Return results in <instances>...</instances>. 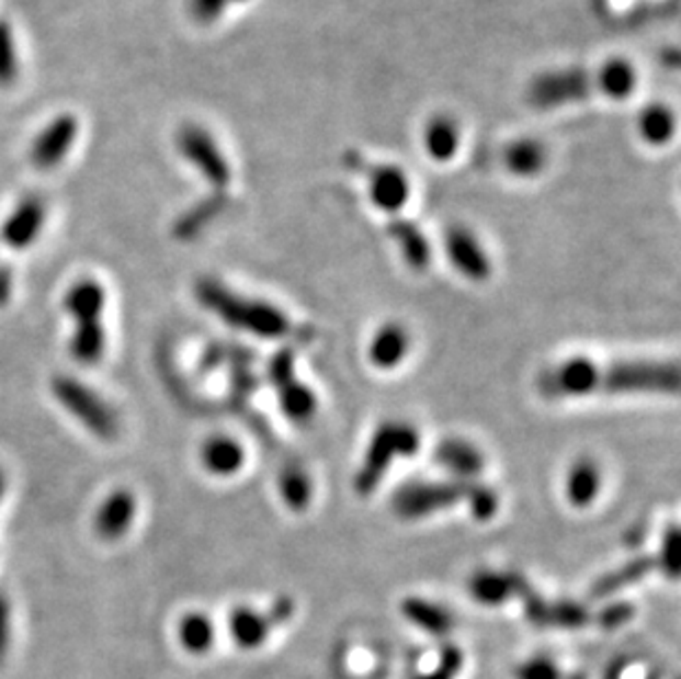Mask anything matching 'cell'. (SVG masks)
I'll return each instance as SVG.
<instances>
[{"mask_svg":"<svg viewBox=\"0 0 681 679\" xmlns=\"http://www.w3.org/2000/svg\"><path fill=\"white\" fill-rule=\"evenodd\" d=\"M595 89H598L595 76L587 69H580V67L554 69L532 80L527 89V100L532 106L547 111V109L587 100L593 95Z\"/></svg>","mask_w":681,"mask_h":679,"instance_id":"cell-6","label":"cell"},{"mask_svg":"<svg viewBox=\"0 0 681 679\" xmlns=\"http://www.w3.org/2000/svg\"><path fill=\"white\" fill-rule=\"evenodd\" d=\"M475 484L470 482H441V484H410L395 493L393 510L404 521L425 519L452 506L468 503Z\"/></svg>","mask_w":681,"mask_h":679,"instance_id":"cell-4","label":"cell"},{"mask_svg":"<svg viewBox=\"0 0 681 679\" xmlns=\"http://www.w3.org/2000/svg\"><path fill=\"white\" fill-rule=\"evenodd\" d=\"M545 397H584L591 393H668L679 391V369L670 362L595 364L571 358L538 375Z\"/></svg>","mask_w":681,"mask_h":679,"instance_id":"cell-1","label":"cell"},{"mask_svg":"<svg viewBox=\"0 0 681 679\" xmlns=\"http://www.w3.org/2000/svg\"><path fill=\"white\" fill-rule=\"evenodd\" d=\"M635 615V607L631 602H613L609 607H604L598 615L595 622L602 629H620L622 624H626L631 618Z\"/></svg>","mask_w":681,"mask_h":679,"instance_id":"cell-39","label":"cell"},{"mask_svg":"<svg viewBox=\"0 0 681 679\" xmlns=\"http://www.w3.org/2000/svg\"><path fill=\"white\" fill-rule=\"evenodd\" d=\"M600 488H602V475H600L598 464L587 457L574 462V466L567 473V482H565L567 501L576 510H584L593 506V501L600 495Z\"/></svg>","mask_w":681,"mask_h":679,"instance_id":"cell-20","label":"cell"},{"mask_svg":"<svg viewBox=\"0 0 681 679\" xmlns=\"http://www.w3.org/2000/svg\"><path fill=\"white\" fill-rule=\"evenodd\" d=\"M294 351L292 349H281L272 355L270 364H268V377L270 384L274 386L276 395H279V404L283 408V412L292 419V421H309L318 408V399L316 393L305 386L303 382H298L296 371H294Z\"/></svg>","mask_w":681,"mask_h":679,"instance_id":"cell-8","label":"cell"},{"mask_svg":"<svg viewBox=\"0 0 681 679\" xmlns=\"http://www.w3.org/2000/svg\"><path fill=\"white\" fill-rule=\"evenodd\" d=\"M595 82L598 91H602L606 98L626 100L637 87V73L631 63L615 58L600 67V71L595 73Z\"/></svg>","mask_w":681,"mask_h":679,"instance_id":"cell-28","label":"cell"},{"mask_svg":"<svg viewBox=\"0 0 681 679\" xmlns=\"http://www.w3.org/2000/svg\"><path fill=\"white\" fill-rule=\"evenodd\" d=\"M201 464L209 475L216 477H232L246 464V448L227 434L209 437L201 445Z\"/></svg>","mask_w":681,"mask_h":679,"instance_id":"cell-16","label":"cell"},{"mask_svg":"<svg viewBox=\"0 0 681 679\" xmlns=\"http://www.w3.org/2000/svg\"><path fill=\"white\" fill-rule=\"evenodd\" d=\"M434 460H436V464L441 468L450 471L452 475H459L464 479L481 475L484 466H486L484 452L477 445H473L470 441H466V439H445V441H441L436 445Z\"/></svg>","mask_w":681,"mask_h":679,"instance_id":"cell-17","label":"cell"},{"mask_svg":"<svg viewBox=\"0 0 681 679\" xmlns=\"http://www.w3.org/2000/svg\"><path fill=\"white\" fill-rule=\"evenodd\" d=\"M78 137V120L73 115H60L34 139L32 163L41 170L56 168L71 150Z\"/></svg>","mask_w":681,"mask_h":679,"instance_id":"cell-13","label":"cell"},{"mask_svg":"<svg viewBox=\"0 0 681 679\" xmlns=\"http://www.w3.org/2000/svg\"><path fill=\"white\" fill-rule=\"evenodd\" d=\"M106 349V333L102 322L91 325H78L73 338H71V355L80 364H95L102 360Z\"/></svg>","mask_w":681,"mask_h":679,"instance_id":"cell-32","label":"cell"},{"mask_svg":"<svg viewBox=\"0 0 681 679\" xmlns=\"http://www.w3.org/2000/svg\"><path fill=\"white\" fill-rule=\"evenodd\" d=\"M179 642L188 653H207L214 644V624L203 613H188L179 622Z\"/></svg>","mask_w":681,"mask_h":679,"instance_id":"cell-31","label":"cell"},{"mask_svg":"<svg viewBox=\"0 0 681 679\" xmlns=\"http://www.w3.org/2000/svg\"><path fill=\"white\" fill-rule=\"evenodd\" d=\"M521 574L514 572H490V569H481L477 572L470 582H468V591L470 596L486 607H499L506 604L510 600L517 598L519 591V582H521Z\"/></svg>","mask_w":681,"mask_h":679,"instance_id":"cell-18","label":"cell"},{"mask_svg":"<svg viewBox=\"0 0 681 679\" xmlns=\"http://www.w3.org/2000/svg\"><path fill=\"white\" fill-rule=\"evenodd\" d=\"M637 131L650 146H661L674 135V115L663 104H652L639 113Z\"/></svg>","mask_w":681,"mask_h":679,"instance_id":"cell-29","label":"cell"},{"mask_svg":"<svg viewBox=\"0 0 681 679\" xmlns=\"http://www.w3.org/2000/svg\"><path fill=\"white\" fill-rule=\"evenodd\" d=\"M517 598L523 602L525 618L538 629H565L576 631L593 622L589 609L574 600H549L541 596L525 578L519 582Z\"/></svg>","mask_w":681,"mask_h":679,"instance_id":"cell-9","label":"cell"},{"mask_svg":"<svg viewBox=\"0 0 681 679\" xmlns=\"http://www.w3.org/2000/svg\"><path fill=\"white\" fill-rule=\"evenodd\" d=\"M47 205L41 196H27L19 203V207L10 214L5 220L3 230H0V239L12 250H25L30 248L45 225Z\"/></svg>","mask_w":681,"mask_h":679,"instance_id":"cell-14","label":"cell"},{"mask_svg":"<svg viewBox=\"0 0 681 679\" xmlns=\"http://www.w3.org/2000/svg\"><path fill=\"white\" fill-rule=\"evenodd\" d=\"M459 139V124L450 115H436L423 128V146L428 157L434 161H450L457 155Z\"/></svg>","mask_w":681,"mask_h":679,"instance_id":"cell-25","label":"cell"},{"mask_svg":"<svg viewBox=\"0 0 681 679\" xmlns=\"http://www.w3.org/2000/svg\"><path fill=\"white\" fill-rule=\"evenodd\" d=\"M12 294V274L8 270H0V305H3Z\"/></svg>","mask_w":681,"mask_h":679,"instance_id":"cell-41","label":"cell"},{"mask_svg":"<svg viewBox=\"0 0 681 679\" xmlns=\"http://www.w3.org/2000/svg\"><path fill=\"white\" fill-rule=\"evenodd\" d=\"M624 670H626V661H624V659H617V661H613V664L609 666L604 679H622Z\"/></svg>","mask_w":681,"mask_h":679,"instance_id":"cell-42","label":"cell"},{"mask_svg":"<svg viewBox=\"0 0 681 679\" xmlns=\"http://www.w3.org/2000/svg\"><path fill=\"white\" fill-rule=\"evenodd\" d=\"M3 493H5V475L0 471V499H3Z\"/></svg>","mask_w":681,"mask_h":679,"instance_id":"cell-43","label":"cell"},{"mask_svg":"<svg viewBox=\"0 0 681 679\" xmlns=\"http://www.w3.org/2000/svg\"><path fill=\"white\" fill-rule=\"evenodd\" d=\"M56 399L71 410L76 419H80L95 437L115 439L120 434V419L115 410L89 386L73 377L58 375L52 384Z\"/></svg>","mask_w":681,"mask_h":679,"instance_id":"cell-5","label":"cell"},{"mask_svg":"<svg viewBox=\"0 0 681 679\" xmlns=\"http://www.w3.org/2000/svg\"><path fill=\"white\" fill-rule=\"evenodd\" d=\"M296 611V602L292 598H279L270 611L259 613L250 607H239L230 615V633L237 646L252 650L265 644L274 626H281L287 622Z\"/></svg>","mask_w":681,"mask_h":679,"instance_id":"cell-11","label":"cell"},{"mask_svg":"<svg viewBox=\"0 0 681 679\" xmlns=\"http://www.w3.org/2000/svg\"><path fill=\"white\" fill-rule=\"evenodd\" d=\"M646 679H661V677H659V675H657V672H650V675H648V677H646Z\"/></svg>","mask_w":681,"mask_h":679,"instance_id":"cell-44","label":"cell"},{"mask_svg":"<svg viewBox=\"0 0 681 679\" xmlns=\"http://www.w3.org/2000/svg\"><path fill=\"white\" fill-rule=\"evenodd\" d=\"M421 448L419 430L406 421H384L366 448L364 462L355 475V493L368 497L386 477L397 457H412Z\"/></svg>","mask_w":681,"mask_h":679,"instance_id":"cell-3","label":"cell"},{"mask_svg":"<svg viewBox=\"0 0 681 679\" xmlns=\"http://www.w3.org/2000/svg\"><path fill=\"white\" fill-rule=\"evenodd\" d=\"M10 648V602L0 593V666L5 661Z\"/></svg>","mask_w":681,"mask_h":679,"instance_id":"cell-40","label":"cell"},{"mask_svg":"<svg viewBox=\"0 0 681 679\" xmlns=\"http://www.w3.org/2000/svg\"><path fill=\"white\" fill-rule=\"evenodd\" d=\"M408 349H410L408 331L397 322H388L373 336L371 347H368V358L373 366L388 371L401 364Z\"/></svg>","mask_w":681,"mask_h":679,"instance_id":"cell-22","label":"cell"},{"mask_svg":"<svg viewBox=\"0 0 681 679\" xmlns=\"http://www.w3.org/2000/svg\"><path fill=\"white\" fill-rule=\"evenodd\" d=\"M19 52L14 30L8 21L0 19V89H8L19 78Z\"/></svg>","mask_w":681,"mask_h":679,"instance_id":"cell-33","label":"cell"},{"mask_svg":"<svg viewBox=\"0 0 681 679\" xmlns=\"http://www.w3.org/2000/svg\"><path fill=\"white\" fill-rule=\"evenodd\" d=\"M399 609L410 624L430 635H445L454 624V618L447 609L423 598H406Z\"/></svg>","mask_w":681,"mask_h":679,"instance_id":"cell-26","label":"cell"},{"mask_svg":"<svg viewBox=\"0 0 681 679\" xmlns=\"http://www.w3.org/2000/svg\"><path fill=\"white\" fill-rule=\"evenodd\" d=\"M344 166L368 181V192L373 203L388 214L399 212L410 196V181L406 172L390 163H371L362 152L347 150Z\"/></svg>","mask_w":681,"mask_h":679,"instance_id":"cell-7","label":"cell"},{"mask_svg":"<svg viewBox=\"0 0 681 679\" xmlns=\"http://www.w3.org/2000/svg\"><path fill=\"white\" fill-rule=\"evenodd\" d=\"M655 569H657L655 558H650V556H637V558H633V561H628V563L615 567L613 572L600 576V578L591 585L589 596L595 598V600L609 598V596H613V593H617V591H622V589H626V587H631V585L644 580V578H646L650 572H655Z\"/></svg>","mask_w":681,"mask_h":679,"instance_id":"cell-23","label":"cell"},{"mask_svg":"<svg viewBox=\"0 0 681 679\" xmlns=\"http://www.w3.org/2000/svg\"><path fill=\"white\" fill-rule=\"evenodd\" d=\"M657 567L668 576V578H677L679 569H681V534L677 525H670L661 539V547H659V556L655 558Z\"/></svg>","mask_w":681,"mask_h":679,"instance_id":"cell-35","label":"cell"},{"mask_svg":"<svg viewBox=\"0 0 681 679\" xmlns=\"http://www.w3.org/2000/svg\"><path fill=\"white\" fill-rule=\"evenodd\" d=\"M235 3H246V0H190L188 8H190V14L196 23L209 25V23L218 21L227 12V8L235 5Z\"/></svg>","mask_w":681,"mask_h":679,"instance_id":"cell-38","label":"cell"},{"mask_svg":"<svg viewBox=\"0 0 681 679\" xmlns=\"http://www.w3.org/2000/svg\"><path fill=\"white\" fill-rule=\"evenodd\" d=\"M196 301L235 329L248 331L259 338H283L292 333L290 318L274 305L265 301H254L235 294L230 287L220 285L212 279H201L196 283Z\"/></svg>","mask_w":681,"mask_h":679,"instance_id":"cell-2","label":"cell"},{"mask_svg":"<svg viewBox=\"0 0 681 679\" xmlns=\"http://www.w3.org/2000/svg\"><path fill=\"white\" fill-rule=\"evenodd\" d=\"M445 254L462 276L473 283H484L492 276V261L484 246L464 225H454L445 233Z\"/></svg>","mask_w":681,"mask_h":679,"instance_id":"cell-12","label":"cell"},{"mask_svg":"<svg viewBox=\"0 0 681 679\" xmlns=\"http://www.w3.org/2000/svg\"><path fill=\"white\" fill-rule=\"evenodd\" d=\"M104 303H106L104 287L93 279L78 281L65 296V307L76 318L78 325L102 322Z\"/></svg>","mask_w":681,"mask_h":679,"instance_id":"cell-21","label":"cell"},{"mask_svg":"<svg viewBox=\"0 0 681 679\" xmlns=\"http://www.w3.org/2000/svg\"><path fill=\"white\" fill-rule=\"evenodd\" d=\"M227 194L214 190L209 196L201 199L198 203H194L190 210H185L172 225V235L179 241H192L196 239L207 225L223 214V210L227 207Z\"/></svg>","mask_w":681,"mask_h":679,"instance_id":"cell-19","label":"cell"},{"mask_svg":"<svg viewBox=\"0 0 681 679\" xmlns=\"http://www.w3.org/2000/svg\"><path fill=\"white\" fill-rule=\"evenodd\" d=\"M517 679H584L582 675H569L565 672L554 659L545 657V655H536L530 657L527 661H523L517 672Z\"/></svg>","mask_w":681,"mask_h":679,"instance_id":"cell-34","label":"cell"},{"mask_svg":"<svg viewBox=\"0 0 681 679\" xmlns=\"http://www.w3.org/2000/svg\"><path fill=\"white\" fill-rule=\"evenodd\" d=\"M137 512V501L128 490L111 493L95 514V532L104 541H117L126 534Z\"/></svg>","mask_w":681,"mask_h":679,"instance_id":"cell-15","label":"cell"},{"mask_svg":"<svg viewBox=\"0 0 681 679\" xmlns=\"http://www.w3.org/2000/svg\"><path fill=\"white\" fill-rule=\"evenodd\" d=\"M462 666H464V653L457 646H445L439 657V664L425 675L415 679H457Z\"/></svg>","mask_w":681,"mask_h":679,"instance_id":"cell-36","label":"cell"},{"mask_svg":"<svg viewBox=\"0 0 681 679\" xmlns=\"http://www.w3.org/2000/svg\"><path fill=\"white\" fill-rule=\"evenodd\" d=\"M177 148L214 185V190L225 192L232 179V168L216 139L203 126L185 124L177 135Z\"/></svg>","mask_w":681,"mask_h":679,"instance_id":"cell-10","label":"cell"},{"mask_svg":"<svg viewBox=\"0 0 681 679\" xmlns=\"http://www.w3.org/2000/svg\"><path fill=\"white\" fill-rule=\"evenodd\" d=\"M388 235L390 239L399 246L404 261L421 272L430 265V244L423 237V233L417 228L412 220L406 218H390L388 223Z\"/></svg>","mask_w":681,"mask_h":679,"instance_id":"cell-24","label":"cell"},{"mask_svg":"<svg viewBox=\"0 0 681 679\" xmlns=\"http://www.w3.org/2000/svg\"><path fill=\"white\" fill-rule=\"evenodd\" d=\"M468 508L477 521H490L499 510V497L492 488L475 484L468 499Z\"/></svg>","mask_w":681,"mask_h":679,"instance_id":"cell-37","label":"cell"},{"mask_svg":"<svg viewBox=\"0 0 681 679\" xmlns=\"http://www.w3.org/2000/svg\"><path fill=\"white\" fill-rule=\"evenodd\" d=\"M506 168L517 177H536L547 163V150L536 139H517L506 148Z\"/></svg>","mask_w":681,"mask_h":679,"instance_id":"cell-27","label":"cell"},{"mask_svg":"<svg viewBox=\"0 0 681 679\" xmlns=\"http://www.w3.org/2000/svg\"><path fill=\"white\" fill-rule=\"evenodd\" d=\"M279 493L290 510L305 512L311 503L314 486L309 475L300 466H287L279 477Z\"/></svg>","mask_w":681,"mask_h":679,"instance_id":"cell-30","label":"cell"}]
</instances>
